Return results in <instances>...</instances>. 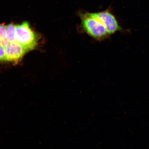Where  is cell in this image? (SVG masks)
<instances>
[{"instance_id":"cell-5","label":"cell","mask_w":149,"mask_h":149,"mask_svg":"<svg viewBox=\"0 0 149 149\" xmlns=\"http://www.w3.org/2000/svg\"><path fill=\"white\" fill-rule=\"evenodd\" d=\"M16 27V25L12 23L6 26L7 38L9 43L17 42Z\"/></svg>"},{"instance_id":"cell-7","label":"cell","mask_w":149,"mask_h":149,"mask_svg":"<svg viewBox=\"0 0 149 149\" xmlns=\"http://www.w3.org/2000/svg\"><path fill=\"white\" fill-rule=\"evenodd\" d=\"M6 61V58L4 49L0 46V62Z\"/></svg>"},{"instance_id":"cell-4","label":"cell","mask_w":149,"mask_h":149,"mask_svg":"<svg viewBox=\"0 0 149 149\" xmlns=\"http://www.w3.org/2000/svg\"><path fill=\"white\" fill-rule=\"evenodd\" d=\"M6 61L14 63L19 61L27 52L18 42L9 43L4 48Z\"/></svg>"},{"instance_id":"cell-6","label":"cell","mask_w":149,"mask_h":149,"mask_svg":"<svg viewBox=\"0 0 149 149\" xmlns=\"http://www.w3.org/2000/svg\"><path fill=\"white\" fill-rule=\"evenodd\" d=\"M7 38L6 26L0 24V46L4 48L9 44Z\"/></svg>"},{"instance_id":"cell-3","label":"cell","mask_w":149,"mask_h":149,"mask_svg":"<svg viewBox=\"0 0 149 149\" xmlns=\"http://www.w3.org/2000/svg\"><path fill=\"white\" fill-rule=\"evenodd\" d=\"M88 14L97 19L105 27L109 35L113 34L117 31H124L119 25L115 17L109 9L103 12L89 13Z\"/></svg>"},{"instance_id":"cell-1","label":"cell","mask_w":149,"mask_h":149,"mask_svg":"<svg viewBox=\"0 0 149 149\" xmlns=\"http://www.w3.org/2000/svg\"><path fill=\"white\" fill-rule=\"evenodd\" d=\"M80 26L84 32L96 40H102L109 36L105 26L99 20L89 15L88 12L80 13Z\"/></svg>"},{"instance_id":"cell-2","label":"cell","mask_w":149,"mask_h":149,"mask_svg":"<svg viewBox=\"0 0 149 149\" xmlns=\"http://www.w3.org/2000/svg\"><path fill=\"white\" fill-rule=\"evenodd\" d=\"M17 41L27 52L33 50L38 44V36L27 22L16 26Z\"/></svg>"}]
</instances>
